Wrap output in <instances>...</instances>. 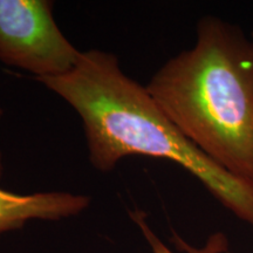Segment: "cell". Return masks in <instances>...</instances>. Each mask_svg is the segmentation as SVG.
Returning <instances> with one entry per match:
<instances>
[{"label": "cell", "mask_w": 253, "mask_h": 253, "mask_svg": "<svg viewBox=\"0 0 253 253\" xmlns=\"http://www.w3.org/2000/svg\"><path fill=\"white\" fill-rule=\"evenodd\" d=\"M80 116L88 158L108 172L129 156L164 158L191 173L233 216L253 227V184L233 176L179 130L118 56L89 49L67 74L40 79Z\"/></svg>", "instance_id": "cell-1"}, {"label": "cell", "mask_w": 253, "mask_h": 253, "mask_svg": "<svg viewBox=\"0 0 253 253\" xmlns=\"http://www.w3.org/2000/svg\"><path fill=\"white\" fill-rule=\"evenodd\" d=\"M196 42L169 59L145 86L173 125L233 176L253 184V40L214 15Z\"/></svg>", "instance_id": "cell-2"}, {"label": "cell", "mask_w": 253, "mask_h": 253, "mask_svg": "<svg viewBox=\"0 0 253 253\" xmlns=\"http://www.w3.org/2000/svg\"><path fill=\"white\" fill-rule=\"evenodd\" d=\"M48 0H0V61L36 80L58 78L77 66L82 52L60 31Z\"/></svg>", "instance_id": "cell-3"}, {"label": "cell", "mask_w": 253, "mask_h": 253, "mask_svg": "<svg viewBox=\"0 0 253 253\" xmlns=\"http://www.w3.org/2000/svg\"><path fill=\"white\" fill-rule=\"evenodd\" d=\"M90 198L66 191L21 195L0 188V233L21 229L27 221L60 220L86 210Z\"/></svg>", "instance_id": "cell-4"}, {"label": "cell", "mask_w": 253, "mask_h": 253, "mask_svg": "<svg viewBox=\"0 0 253 253\" xmlns=\"http://www.w3.org/2000/svg\"><path fill=\"white\" fill-rule=\"evenodd\" d=\"M131 218L140 227L145 240L154 253H175L171 251L150 229L145 220V213L142 211L131 212ZM173 243L182 250L183 253H226L229 251V239L224 232H214L208 237L207 242L202 246H192L184 242L177 233L173 232Z\"/></svg>", "instance_id": "cell-5"}, {"label": "cell", "mask_w": 253, "mask_h": 253, "mask_svg": "<svg viewBox=\"0 0 253 253\" xmlns=\"http://www.w3.org/2000/svg\"><path fill=\"white\" fill-rule=\"evenodd\" d=\"M2 115V109L1 107H0V118H1ZM2 172H4V162H2V154L1 151H0V177L2 176Z\"/></svg>", "instance_id": "cell-6"}, {"label": "cell", "mask_w": 253, "mask_h": 253, "mask_svg": "<svg viewBox=\"0 0 253 253\" xmlns=\"http://www.w3.org/2000/svg\"><path fill=\"white\" fill-rule=\"evenodd\" d=\"M251 39H252V40H253V33H252V34H251Z\"/></svg>", "instance_id": "cell-7"}]
</instances>
